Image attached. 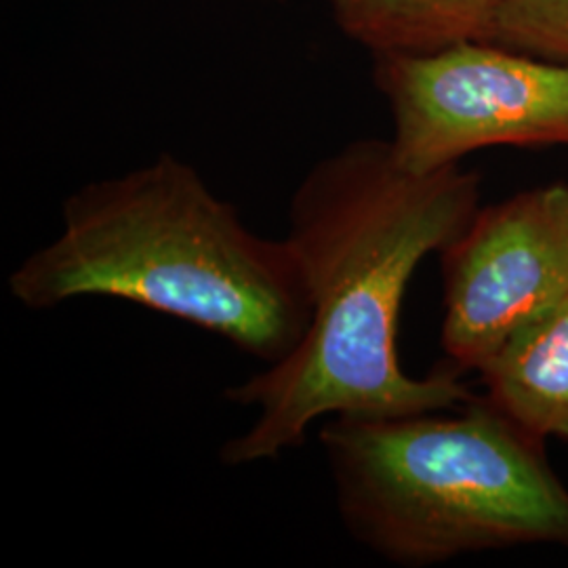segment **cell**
<instances>
[{
	"label": "cell",
	"mask_w": 568,
	"mask_h": 568,
	"mask_svg": "<svg viewBox=\"0 0 568 568\" xmlns=\"http://www.w3.org/2000/svg\"><path fill=\"white\" fill-rule=\"evenodd\" d=\"M483 204V175L464 164L413 173L389 140L365 138L321 159L295 187L288 232L304 272L312 318L304 342L278 365L227 387L257 408L220 459L243 467L302 447L325 417L384 419L466 405L462 371L413 377L400 365L398 325L419 264L440 255Z\"/></svg>",
	"instance_id": "6da1fadb"
},
{
	"label": "cell",
	"mask_w": 568,
	"mask_h": 568,
	"mask_svg": "<svg viewBox=\"0 0 568 568\" xmlns=\"http://www.w3.org/2000/svg\"><path fill=\"white\" fill-rule=\"evenodd\" d=\"M28 310L112 297L204 328L265 366L304 342L312 305L286 239L248 230L236 206L173 154L87 183L61 232L7 278Z\"/></svg>",
	"instance_id": "7a4b0ae2"
},
{
	"label": "cell",
	"mask_w": 568,
	"mask_h": 568,
	"mask_svg": "<svg viewBox=\"0 0 568 568\" xmlns=\"http://www.w3.org/2000/svg\"><path fill=\"white\" fill-rule=\"evenodd\" d=\"M345 530L400 568L518 548L568 549V487L548 440L487 394L318 432Z\"/></svg>",
	"instance_id": "3957f363"
},
{
	"label": "cell",
	"mask_w": 568,
	"mask_h": 568,
	"mask_svg": "<svg viewBox=\"0 0 568 568\" xmlns=\"http://www.w3.org/2000/svg\"><path fill=\"white\" fill-rule=\"evenodd\" d=\"M392 150L432 173L490 148H568V63L488 41L373 55Z\"/></svg>",
	"instance_id": "277c9868"
},
{
	"label": "cell",
	"mask_w": 568,
	"mask_h": 568,
	"mask_svg": "<svg viewBox=\"0 0 568 568\" xmlns=\"http://www.w3.org/2000/svg\"><path fill=\"white\" fill-rule=\"evenodd\" d=\"M438 257L447 365L478 371L509 337L568 297V183L480 204Z\"/></svg>",
	"instance_id": "5b68a950"
},
{
	"label": "cell",
	"mask_w": 568,
	"mask_h": 568,
	"mask_svg": "<svg viewBox=\"0 0 568 568\" xmlns=\"http://www.w3.org/2000/svg\"><path fill=\"white\" fill-rule=\"evenodd\" d=\"M488 398L544 440H568V297L476 371Z\"/></svg>",
	"instance_id": "8992f818"
},
{
	"label": "cell",
	"mask_w": 568,
	"mask_h": 568,
	"mask_svg": "<svg viewBox=\"0 0 568 568\" xmlns=\"http://www.w3.org/2000/svg\"><path fill=\"white\" fill-rule=\"evenodd\" d=\"M345 39L371 55L429 53L480 41L506 0H326Z\"/></svg>",
	"instance_id": "52a82bcc"
},
{
	"label": "cell",
	"mask_w": 568,
	"mask_h": 568,
	"mask_svg": "<svg viewBox=\"0 0 568 568\" xmlns=\"http://www.w3.org/2000/svg\"><path fill=\"white\" fill-rule=\"evenodd\" d=\"M480 41L568 63V0H506Z\"/></svg>",
	"instance_id": "ba28073f"
}]
</instances>
